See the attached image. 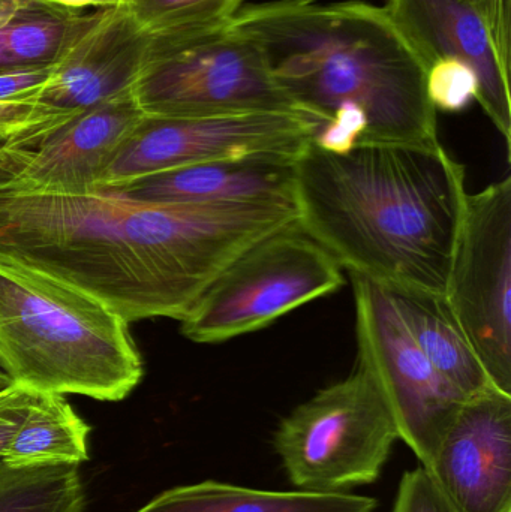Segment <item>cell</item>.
Segmentation results:
<instances>
[{"mask_svg":"<svg viewBox=\"0 0 511 512\" xmlns=\"http://www.w3.org/2000/svg\"><path fill=\"white\" fill-rule=\"evenodd\" d=\"M294 203L152 204L0 191V258L68 283L125 319L182 321L246 249L296 224Z\"/></svg>","mask_w":511,"mask_h":512,"instance_id":"6da1fadb","label":"cell"},{"mask_svg":"<svg viewBox=\"0 0 511 512\" xmlns=\"http://www.w3.org/2000/svg\"><path fill=\"white\" fill-rule=\"evenodd\" d=\"M231 24L261 48L279 86L314 123L317 149L441 144L426 66L384 6L270 0L242 6Z\"/></svg>","mask_w":511,"mask_h":512,"instance_id":"7a4b0ae2","label":"cell"},{"mask_svg":"<svg viewBox=\"0 0 511 512\" xmlns=\"http://www.w3.org/2000/svg\"><path fill=\"white\" fill-rule=\"evenodd\" d=\"M300 227L350 274L444 294L467 204L465 167L438 146L369 144L294 162Z\"/></svg>","mask_w":511,"mask_h":512,"instance_id":"3957f363","label":"cell"},{"mask_svg":"<svg viewBox=\"0 0 511 512\" xmlns=\"http://www.w3.org/2000/svg\"><path fill=\"white\" fill-rule=\"evenodd\" d=\"M0 367L36 393L120 402L144 367L129 324L92 295L0 258Z\"/></svg>","mask_w":511,"mask_h":512,"instance_id":"277c9868","label":"cell"},{"mask_svg":"<svg viewBox=\"0 0 511 512\" xmlns=\"http://www.w3.org/2000/svg\"><path fill=\"white\" fill-rule=\"evenodd\" d=\"M132 96L152 117L303 116L273 77L261 48L231 21L152 36Z\"/></svg>","mask_w":511,"mask_h":512,"instance_id":"5b68a950","label":"cell"},{"mask_svg":"<svg viewBox=\"0 0 511 512\" xmlns=\"http://www.w3.org/2000/svg\"><path fill=\"white\" fill-rule=\"evenodd\" d=\"M399 441L395 418L368 372L318 391L279 423L273 447L297 490L348 492L381 477Z\"/></svg>","mask_w":511,"mask_h":512,"instance_id":"8992f818","label":"cell"},{"mask_svg":"<svg viewBox=\"0 0 511 512\" xmlns=\"http://www.w3.org/2000/svg\"><path fill=\"white\" fill-rule=\"evenodd\" d=\"M342 285L339 262L296 222L234 259L180 321V331L195 343L227 342Z\"/></svg>","mask_w":511,"mask_h":512,"instance_id":"52a82bcc","label":"cell"},{"mask_svg":"<svg viewBox=\"0 0 511 512\" xmlns=\"http://www.w3.org/2000/svg\"><path fill=\"white\" fill-rule=\"evenodd\" d=\"M359 361L380 388L399 430L423 468L434 462L441 439L465 397L420 351L380 283L351 274Z\"/></svg>","mask_w":511,"mask_h":512,"instance_id":"ba28073f","label":"cell"},{"mask_svg":"<svg viewBox=\"0 0 511 512\" xmlns=\"http://www.w3.org/2000/svg\"><path fill=\"white\" fill-rule=\"evenodd\" d=\"M447 301L495 388L511 394V177L467 197Z\"/></svg>","mask_w":511,"mask_h":512,"instance_id":"9c48e42d","label":"cell"},{"mask_svg":"<svg viewBox=\"0 0 511 512\" xmlns=\"http://www.w3.org/2000/svg\"><path fill=\"white\" fill-rule=\"evenodd\" d=\"M314 132L311 120L293 113L144 116L120 146L99 191L126 188L155 174L224 159L296 161L308 149Z\"/></svg>","mask_w":511,"mask_h":512,"instance_id":"30bf717a","label":"cell"},{"mask_svg":"<svg viewBox=\"0 0 511 512\" xmlns=\"http://www.w3.org/2000/svg\"><path fill=\"white\" fill-rule=\"evenodd\" d=\"M387 14L426 69L438 60L470 66L477 102L511 146L510 53L501 48L477 0H387Z\"/></svg>","mask_w":511,"mask_h":512,"instance_id":"8fae6325","label":"cell"},{"mask_svg":"<svg viewBox=\"0 0 511 512\" xmlns=\"http://www.w3.org/2000/svg\"><path fill=\"white\" fill-rule=\"evenodd\" d=\"M426 471L458 512L511 511V394L468 397Z\"/></svg>","mask_w":511,"mask_h":512,"instance_id":"7c38bea8","label":"cell"},{"mask_svg":"<svg viewBox=\"0 0 511 512\" xmlns=\"http://www.w3.org/2000/svg\"><path fill=\"white\" fill-rule=\"evenodd\" d=\"M146 114L132 90L83 111L29 150L0 191L89 195Z\"/></svg>","mask_w":511,"mask_h":512,"instance_id":"4fadbf2b","label":"cell"},{"mask_svg":"<svg viewBox=\"0 0 511 512\" xmlns=\"http://www.w3.org/2000/svg\"><path fill=\"white\" fill-rule=\"evenodd\" d=\"M150 41L152 35L122 6L105 9L99 23L54 66L35 104L75 116L131 92Z\"/></svg>","mask_w":511,"mask_h":512,"instance_id":"5bb4252c","label":"cell"},{"mask_svg":"<svg viewBox=\"0 0 511 512\" xmlns=\"http://www.w3.org/2000/svg\"><path fill=\"white\" fill-rule=\"evenodd\" d=\"M294 162L240 158L177 168L116 189L152 204L203 206L233 203H294Z\"/></svg>","mask_w":511,"mask_h":512,"instance_id":"9a60e30c","label":"cell"},{"mask_svg":"<svg viewBox=\"0 0 511 512\" xmlns=\"http://www.w3.org/2000/svg\"><path fill=\"white\" fill-rule=\"evenodd\" d=\"M104 11H75L41 0H0V74L59 65Z\"/></svg>","mask_w":511,"mask_h":512,"instance_id":"2e32d148","label":"cell"},{"mask_svg":"<svg viewBox=\"0 0 511 512\" xmlns=\"http://www.w3.org/2000/svg\"><path fill=\"white\" fill-rule=\"evenodd\" d=\"M386 289L414 342L447 381L465 397L495 388L446 295L420 289Z\"/></svg>","mask_w":511,"mask_h":512,"instance_id":"e0dca14e","label":"cell"},{"mask_svg":"<svg viewBox=\"0 0 511 512\" xmlns=\"http://www.w3.org/2000/svg\"><path fill=\"white\" fill-rule=\"evenodd\" d=\"M377 507V499L350 492H279L203 481L165 490L135 512H375Z\"/></svg>","mask_w":511,"mask_h":512,"instance_id":"ac0fdd59","label":"cell"},{"mask_svg":"<svg viewBox=\"0 0 511 512\" xmlns=\"http://www.w3.org/2000/svg\"><path fill=\"white\" fill-rule=\"evenodd\" d=\"M89 435V424L62 394L35 391L2 460L12 466H78L89 460Z\"/></svg>","mask_w":511,"mask_h":512,"instance_id":"d6986e66","label":"cell"},{"mask_svg":"<svg viewBox=\"0 0 511 512\" xmlns=\"http://www.w3.org/2000/svg\"><path fill=\"white\" fill-rule=\"evenodd\" d=\"M75 465L12 466L0 459V512H84Z\"/></svg>","mask_w":511,"mask_h":512,"instance_id":"ffe728a7","label":"cell"},{"mask_svg":"<svg viewBox=\"0 0 511 512\" xmlns=\"http://www.w3.org/2000/svg\"><path fill=\"white\" fill-rule=\"evenodd\" d=\"M138 24L152 36L209 29L228 23L243 0H119Z\"/></svg>","mask_w":511,"mask_h":512,"instance_id":"44dd1931","label":"cell"},{"mask_svg":"<svg viewBox=\"0 0 511 512\" xmlns=\"http://www.w3.org/2000/svg\"><path fill=\"white\" fill-rule=\"evenodd\" d=\"M75 116L38 104L0 102V146L35 149L48 134Z\"/></svg>","mask_w":511,"mask_h":512,"instance_id":"7402d4cb","label":"cell"},{"mask_svg":"<svg viewBox=\"0 0 511 512\" xmlns=\"http://www.w3.org/2000/svg\"><path fill=\"white\" fill-rule=\"evenodd\" d=\"M426 89L435 110L459 113L479 96V81L470 66L443 59L426 69Z\"/></svg>","mask_w":511,"mask_h":512,"instance_id":"603a6c76","label":"cell"},{"mask_svg":"<svg viewBox=\"0 0 511 512\" xmlns=\"http://www.w3.org/2000/svg\"><path fill=\"white\" fill-rule=\"evenodd\" d=\"M393 512H458L423 466L405 472Z\"/></svg>","mask_w":511,"mask_h":512,"instance_id":"cb8c5ba5","label":"cell"},{"mask_svg":"<svg viewBox=\"0 0 511 512\" xmlns=\"http://www.w3.org/2000/svg\"><path fill=\"white\" fill-rule=\"evenodd\" d=\"M35 391L11 384L0 391V459L20 429Z\"/></svg>","mask_w":511,"mask_h":512,"instance_id":"d4e9b609","label":"cell"},{"mask_svg":"<svg viewBox=\"0 0 511 512\" xmlns=\"http://www.w3.org/2000/svg\"><path fill=\"white\" fill-rule=\"evenodd\" d=\"M53 68L0 74V102L35 104L36 96L50 80Z\"/></svg>","mask_w":511,"mask_h":512,"instance_id":"484cf974","label":"cell"},{"mask_svg":"<svg viewBox=\"0 0 511 512\" xmlns=\"http://www.w3.org/2000/svg\"><path fill=\"white\" fill-rule=\"evenodd\" d=\"M29 150L15 149V147L0 146V186L20 168L24 155Z\"/></svg>","mask_w":511,"mask_h":512,"instance_id":"4316f807","label":"cell"},{"mask_svg":"<svg viewBox=\"0 0 511 512\" xmlns=\"http://www.w3.org/2000/svg\"><path fill=\"white\" fill-rule=\"evenodd\" d=\"M41 2L62 6L66 9H75V11H87V9L113 8L119 3V0H41Z\"/></svg>","mask_w":511,"mask_h":512,"instance_id":"83f0119b","label":"cell"},{"mask_svg":"<svg viewBox=\"0 0 511 512\" xmlns=\"http://www.w3.org/2000/svg\"><path fill=\"white\" fill-rule=\"evenodd\" d=\"M11 384V379H9V376L6 375V373L3 372L2 367H0V391L5 390V388H8Z\"/></svg>","mask_w":511,"mask_h":512,"instance_id":"f1b7e54d","label":"cell"},{"mask_svg":"<svg viewBox=\"0 0 511 512\" xmlns=\"http://www.w3.org/2000/svg\"><path fill=\"white\" fill-rule=\"evenodd\" d=\"M509 512H511V511H509Z\"/></svg>","mask_w":511,"mask_h":512,"instance_id":"f546056e","label":"cell"}]
</instances>
